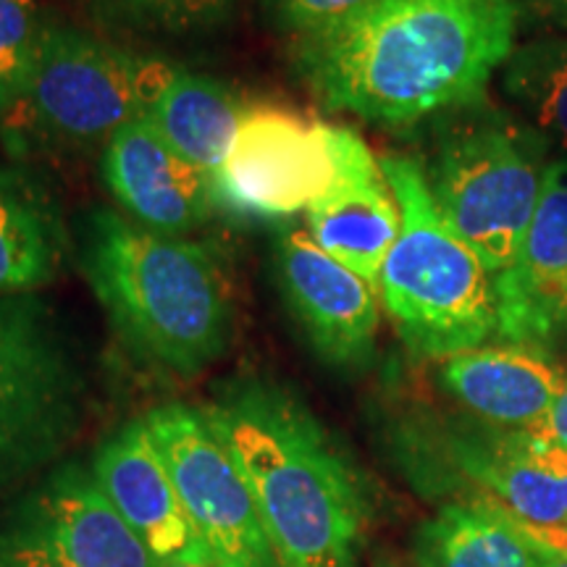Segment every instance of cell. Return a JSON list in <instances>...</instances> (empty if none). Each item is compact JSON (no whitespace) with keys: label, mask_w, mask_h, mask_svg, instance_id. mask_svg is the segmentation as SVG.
I'll use <instances>...</instances> for the list:
<instances>
[{"label":"cell","mask_w":567,"mask_h":567,"mask_svg":"<svg viewBox=\"0 0 567 567\" xmlns=\"http://www.w3.org/2000/svg\"><path fill=\"white\" fill-rule=\"evenodd\" d=\"M520 11V0H379L295 38L292 61L326 109L410 126L484 101Z\"/></svg>","instance_id":"cell-1"},{"label":"cell","mask_w":567,"mask_h":567,"mask_svg":"<svg viewBox=\"0 0 567 567\" xmlns=\"http://www.w3.org/2000/svg\"><path fill=\"white\" fill-rule=\"evenodd\" d=\"M203 410L243 465L276 565L360 567L365 484L313 410L266 379H234Z\"/></svg>","instance_id":"cell-2"},{"label":"cell","mask_w":567,"mask_h":567,"mask_svg":"<svg viewBox=\"0 0 567 567\" xmlns=\"http://www.w3.org/2000/svg\"><path fill=\"white\" fill-rule=\"evenodd\" d=\"M82 271L113 329L147 363L189 379L229 350L231 287L203 243L95 210L84 226Z\"/></svg>","instance_id":"cell-3"},{"label":"cell","mask_w":567,"mask_h":567,"mask_svg":"<svg viewBox=\"0 0 567 567\" xmlns=\"http://www.w3.org/2000/svg\"><path fill=\"white\" fill-rule=\"evenodd\" d=\"M379 161L400 205V234L375 287L396 337L417 360L484 347L496 334L492 274L446 226L423 163L405 153Z\"/></svg>","instance_id":"cell-4"},{"label":"cell","mask_w":567,"mask_h":567,"mask_svg":"<svg viewBox=\"0 0 567 567\" xmlns=\"http://www.w3.org/2000/svg\"><path fill=\"white\" fill-rule=\"evenodd\" d=\"M547 140L505 113H481L439 145L429 176L442 218L492 276L513 264L542 197Z\"/></svg>","instance_id":"cell-5"},{"label":"cell","mask_w":567,"mask_h":567,"mask_svg":"<svg viewBox=\"0 0 567 567\" xmlns=\"http://www.w3.org/2000/svg\"><path fill=\"white\" fill-rule=\"evenodd\" d=\"M87 384L38 295L0 297V494L55 463L84 423Z\"/></svg>","instance_id":"cell-6"},{"label":"cell","mask_w":567,"mask_h":567,"mask_svg":"<svg viewBox=\"0 0 567 567\" xmlns=\"http://www.w3.org/2000/svg\"><path fill=\"white\" fill-rule=\"evenodd\" d=\"M147 59L122 45L45 21L24 109L55 145L97 147L142 116Z\"/></svg>","instance_id":"cell-7"},{"label":"cell","mask_w":567,"mask_h":567,"mask_svg":"<svg viewBox=\"0 0 567 567\" xmlns=\"http://www.w3.org/2000/svg\"><path fill=\"white\" fill-rule=\"evenodd\" d=\"M145 423L213 563L279 567L243 465L205 410L168 402Z\"/></svg>","instance_id":"cell-8"},{"label":"cell","mask_w":567,"mask_h":567,"mask_svg":"<svg viewBox=\"0 0 567 567\" xmlns=\"http://www.w3.org/2000/svg\"><path fill=\"white\" fill-rule=\"evenodd\" d=\"M0 567H155L95 476L61 465L0 509Z\"/></svg>","instance_id":"cell-9"},{"label":"cell","mask_w":567,"mask_h":567,"mask_svg":"<svg viewBox=\"0 0 567 567\" xmlns=\"http://www.w3.org/2000/svg\"><path fill=\"white\" fill-rule=\"evenodd\" d=\"M331 179V124L274 105H250L210 187L216 205L239 216L287 218L308 210Z\"/></svg>","instance_id":"cell-10"},{"label":"cell","mask_w":567,"mask_h":567,"mask_svg":"<svg viewBox=\"0 0 567 567\" xmlns=\"http://www.w3.org/2000/svg\"><path fill=\"white\" fill-rule=\"evenodd\" d=\"M276 271L289 310L323 363L334 368L371 363L381 323L371 284L323 252L308 229L279 234Z\"/></svg>","instance_id":"cell-11"},{"label":"cell","mask_w":567,"mask_h":567,"mask_svg":"<svg viewBox=\"0 0 567 567\" xmlns=\"http://www.w3.org/2000/svg\"><path fill=\"white\" fill-rule=\"evenodd\" d=\"M492 284L496 339L542 352L567 342V158L547 166L526 239Z\"/></svg>","instance_id":"cell-12"},{"label":"cell","mask_w":567,"mask_h":567,"mask_svg":"<svg viewBox=\"0 0 567 567\" xmlns=\"http://www.w3.org/2000/svg\"><path fill=\"white\" fill-rule=\"evenodd\" d=\"M331 147L334 179L305 210L308 234L323 252L375 289L386 255L400 234V205L381 161L358 132L331 126Z\"/></svg>","instance_id":"cell-13"},{"label":"cell","mask_w":567,"mask_h":567,"mask_svg":"<svg viewBox=\"0 0 567 567\" xmlns=\"http://www.w3.org/2000/svg\"><path fill=\"white\" fill-rule=\"evenodd\" d=\"M101 172L124 216L166 237H184L216 210L208 176L145 118L126 124L105 142Z\"/></svg>","instance_id":"cell-14"},{"label":"cell","mask_w":567,"mask_h":567,"mask_svg":"<svg viewBox=\"0 0 567 567\" xmlns=\"http://www.w3.org/2000/svg\"><path fill=\"white\" fill-rule=\"evenodd\" d=\"M92 476L155 563L210 559L147 431L145 417L126 423L105 439L95 452Z\"/></svg>","instance_id":"cell-15"},{"label":"cell","mask_w":567,"mask_h":567,"mask_svg":"<svg viewBox=\"0 0 567 567\" xmlns=\"http://www.w3.org/2000/svg\"><path fill=\"white\" fill-rule=\"evenodd\" d=\"M565 381L547 352L505 342L460 352L439 368V384L452 400L478 421L509 431L542 421Z\"/></svg>","instance_id":"cell-16"},{"label":"cell","mask_w":567,"mask_h":567,"mask_svg":"<svg viewBox=\"0 0 567 567\" xmlns=\"http://www.w3.org/2000/svg\"><path fill=\"white\" fill-rule=\"evenodd\" d=\"M142 116L213 182L250 105L226 84L166 61L145 63Z\"/></svg>","instance_id":"cell-17"},{"label":"cell","mask_w":567,"mask_h":567,"mask_svg":"<svg viewBox=\"0 0 567 567\" xmlns=\"http://www.w3.org/2000/svg\"><path fill=\"white\" fill-rule=\"evenodd\" d=\"M66 250V224L51 193L19 168H0V297L51 284Z\"/></svg>","instance_id":"cell-18"},{"label":"cell","mask_w":567,"mask_h":567,"mask_svg":"<svg viewBox=\"0 0 567 567\" xmlns=\"http://www.w3.org/2000/svg\"><path fill=\"white\" fill-rule=\"evenodd\" d=\"M415 567H542L534 542L499 502H452L417 528Z\"/></svg>","instance_id":"cell-19"},{"label":"cell","mask_w":567,"mask_h":567,"mask_svg":"<svg viewBox=\"0 0 567 567\" xmlns=\"http://www.w3.org/2000/svg\"><path fill=\"white\" fill-rule=\"evenodd\" d=\"M502 90L528 126L567 151V38L515 48L502 66Z\"/></svg>","instance_id":"cell-20"},{"label":"cell","mask_w":567,"mask_h":567,"mask_svg":"<svg viewBox=\"0 0 567 567\" xmlns=\"http://www.w3.org/2000/svg\"><path fill=\"white\" fill-rule=\"evenodd\" d=\"M97 19L113 27H126L147 34L208 32L224 24L234 0H84Z\"/></svg>","instance_id":"cell-21"},{"label":"cell","mask_w":567,"mask_h":567,"mask_svg":"<svg viewBox=\"0 0 567 567\" xmlns=\"http://www.w3.org/2000/svg\"><path fill=\"white\" fill-rule=\"evenodd\" d=\"M42 30L38 0H0V116L24 103Z\"/></svg>","instance_id":"cell-22"},{"label":"cell","mask_w":567,"mask_h":567,"mask_svg":"<svg viewBox=\"0 0 567 567\" xmlns=\"http://www.w3.org/2000/svg\"><path fill=\"white\" fill-rule=\"evenodd\" d=\"M379 0H260L268 21L289 38L323 30L352 13L368 9Z\"/></svg>","instance_id":"cell-23"},{"label":"cell","mask_w":567,"mask_h":567,"mask_svg":"<svg viewBox=\"0 0 567 567\" xmlns=\"http://www.w3.org/2000/svg\"><path fill=\"white\" fill-rule=\"evenodd\" d=\"M526 434H530L538 442L559 446V450H567V381L563 386V392L557 394L555 405L549 408V413L542 417L536 425L526 429Z\"/></svg>","instance_id":"cell-24"},{"label":"cell","mask_w":567,"mask_h":567,"mask_svg":"<svg viewBox=\"0 0 567 567\" xmlns=\"http://www.w3.org/2000/svg\"><path fill=\"white\" fill-rule=\"evenodd\" d=\"M513 517H515V515H513ZM515 523H517V528H520L523 534H526V536L530 538V542L542 544V547H547V549H551V551H557V555L567 557V526H551V528L528 526V523L517 520V517H515Z\"/></svg>","instance_id":"cell-25"},{"label":"cell","mask_w":567,"mask_h":567,"mask_svg":"<svg viewBox=\"0 0 567 567\" xmlns=\"http://www.w3.org/2000/svg\"><path fill=\"white\" fill-rule=\"evenodd\" d=\"M544 21H549L551 27L567 32V0H526ZM523 6V0H520Z\"/></svg>","instance_id":"cell-26"},{"label":"cell","mask_w":567,"mask_h":567,"mask_svg":"<svg viewBox=\"0 0 567 567\" xmlns=\"http://www.w3.org/2000/svg\"><path fill=\"white\" fill-rule=\"evenodd\" d=\"M534 547L538 549V557H542V567H567V557L557 555V551L542 547V544H536V542H534Z\"/></svg>","instance_id":"cell-27"},{"label":"cell","mask_w":567,"mask_h":567,"mask_svg":"<svg viewBox=\"0 0 567 567\" xmlns=\"http://www.w3.org/2000/svg\"><path fill=\"white\" fill-rule=\"evenodd\" d=\"M155 567H218L210 559H200V563H187V559H176V563H155Z\"/></svg>","instance_id":"cell-28"},{"label":"cell","mask_w":567,"mask_h":567,"mask_svg":"<svg viewBox=\"0 0 567 567\" xmlns=\"http://www.w3.org/2000/svg\"><path fill=\"white\" fill-rule=\"evenodd\" d=\"M375 567H394V565L392 563H379Z\"/></svg>","instance_id":"cell-29"}]
</instances>
